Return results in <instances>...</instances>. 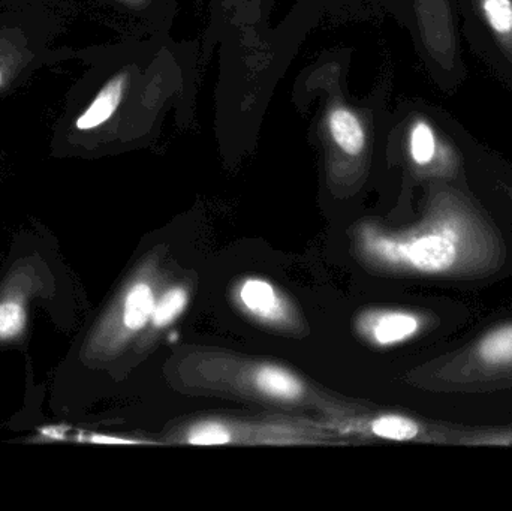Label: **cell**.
<instances>
[{
    "label": "cell",
    "instance_id": "6",
    "mask_svg": "<svg viewBox=\"0 0 512 511\" xmlns=\"http://www.w3.org/2000/svg\"><path fill=\"white\" fill-rule=\"evenodd\" d=\"M408 153L411 161L418 168L454 167V146L450 143V137H445L430 120L417 119L411 123L408 131Z\"/></svg>",
    "mask_w": 512,
    "mask_h": 511
},
{
    "label": "cell",
    "instance_id": "1",
    "mask_svg": "<svg viewBox=\"0 0 512 511\" xmlns=\"http://www.w3.org/2000/svg\"><path fill=\"white\" fill-rule=\"evenodd\" d=\"M156 297L147 281L131 282L113 308L99 321L87 338L81 357L84 360H102L113 356L135 333L152 321Z\"/></svg>",
    "mask_w": 512,
    "mask_h": 511
},
{
    "label": "cell",
    "instance_id": "14",
    "mask_svg": "<svg viewBox=\"0 0 512 511\" xmlns=\"http://www.w3.org/2000/svg\"><path fill=\"white\" fill-rule=\"evenodd\" d=\"M478 356L487 365L512 363V324L487 333L478 344Z\"/></svg>",
    "mask_w": 512,
    "mask_h": 511
},
{
    "label": "cell",
    "instance_id": "7",
    "mask_svg": "<svg viewBox=\"0 0 512 511\" xmlns=\"http://www.w3.org/2000/svg\"><path fill=\"white\" fill-rule=\"evenodd\" d=\"M248 383L249 392H255L256 395L271 402L292 404L303 401L307 395L306 386L297 375L271 363L251 366Z\"/></svg>",
    "mask_w": 512,
    "mask_h": 511
},
{
    "label": "cell",
    "instance_id": "11",
    "mask_svg": "<svg viewBox=\"0 0 512 511\" xmlns=\"http://www.w3.org/2000/svg\"><path fill=\"white\" fill-rule=\"evenodd\" d=\"M239 300L243 308L256 320L270 324H282L288 321V306L270 282L262 279H246L240 285Z\"/></svg>",
    "mask_w": 512,
    "mask_h": 511
},
{
    "label": "cell",
    "instance_id": "9",
    "mask_svg": "<svg viewBox=\"0 0 512 511\" xmlns=\"http://www.w3.org/2000/svg\"><path fill=\"white\" fill-rule=\"evenodd\" d=\"M472 11L493 47L512 66V0H471Z\"/></svg>",
    "mask_w": 512,
    "mask_h": 511
},
{
    "label": "cell",
    "instance_id": "10",
    "mask_svg": "<svg viewBox=\"0 0 512 511\" xmlns=\"http://www.w3.org/2000/svg\"><path fill=\"white\" fill-rule=\"evenodd\" d=\"M339 431L361 434L366 437L388 441H417L423 437V426L415 420L396 414L373 417V419H349L334 423Z\"/></svg>",
    "mask_w": 512,
    "mask_h": 511
},
{
    "label": "cell",
    "instance_id": "5",
    "mask_svg": "<svg viewBox=\"0 0 512 511\" xmlns=\"http://www.w3.org/2000/svg\"><path fill=\"white\" fill-rule=\"evenodd\" d=\"M385 251L411 269L424 273L447 272L459 258V239L451 228H433L406 242H384Z\"/></svg>",
    "mask_w": 512,
    "mask_h": 511
},
{
    "label": "cell",
    "instance_id": "16",
    "mask_svg": "<svg viewBox=\"0 0 512 511\" xmlns=\"http://www.w3.org/2000/svg\"><path fill=\"white\" fill-rule=\"evenodd\" d=\"M0 81H2V78H0Z\"/></svg>",
    "mask_w": 512,
    "mask_h": 511
},
{
    "label": "cell",
    "instance_id": "3",
    "mask_svg": "<svg viewBox=\"0 0 512 511\" xmlns=\"http://www.w3.org/2000/svg\"><path fill=\"white\" fill-rule=\"evenodd\" d=\"M324 434L303 426L256 425L242 426L222 420H203L194 423L179 435V443L192 446H224V444H307L318 443Z\"/></svg>",
    "mask_w": 512,
    "mask_h": 511
},
{
    "label": "cell",
    "instance_id": "12",
    "mask_svg": "<svg viewBox=\"0 0 512 511\" xmlns=\"http://www.w3.org/2000/svg\"><path fill=\"white\" fill-rule=\"evenodd\" d=\"M331 138L343 153L358 156L366 147V131L363 123L348 108L337 107L328 114Z\"/></svg>",
    "mask_w": 512,
    "mask_h": 511
},
{
    "label": "cell",
    "instance_id": "15",
    "mask_svg": "<svg viewBox=\"0 0 512 511\" xmlns=\"http://www.w3.org/2000/svg\"><path fill=\"white\" fill-rule=\"evenodd\" d=\"M186 305H188V293L185 288H171L156 302L150 323L158 329L170 326L185 311Z\"/></svg>",
    "mask_w": 512,
    "mask_h": 511
},
{
    "label": "cell",
    "instance_id": "8",
    "mask_svg": "<svg viewBox=\"0 0 512 511\" xmlns=\"http://www.w3.org/2000/svg\"><path fill=\"white\" fill-rule=\"evenodd\" d=\"M420 329V318L405 311L370 312L361 320V332L379 347H391L409 341Z\"/></svg>",
    "mask_w": 512,
    "mask_h": 511
},
{
    "label": "cell",
    "instance_id": "2",
    "mask_svg": "<svg viewBox=\"0 0 512 511\" xmlns=\"http://www.w3.org/2000/svg\"><path fill=\"white\" fill-rule=\"evenodd\" d=\"M47 264L38 257L17 261L0 285V344L17 341L26 330L30 300L51 285Z\"/></svg>",
    "mask_w": 512,
    "mask_h": 511
},
{
    "label": "cell",
    "instance_id": "4",
    "mask_svg": "<svg viewBox=\"0 0 512 511\" xmlns=\"http://www.w3.org/2000/svg\"><path fill=\"white\" fill-rule=\"evenodd\" d=\"M414 5L427 56L439 74L456 80L462 74V65L451 0H414Z\"/></svg>",
    "mask_w": 512,
    "mask_h": 511
},
{
    "label": "cell",
    "instance_id": "13",
    "mask_svg": "<svg viewBox=\"0 0 512 511\" xmlns=\"http://www.w3.org/2000/svg\"><path fill=\"white\" fill-rule=\"evenodd\" d=\"M126 75L111 80L101 93L96 96L86 113L78 119L77 126L80 129H92L107 122L122 101L123 89H125Z\"/></svg>",
    "mask_w": 512,
    "mask_h": 511
}]
</instances>
